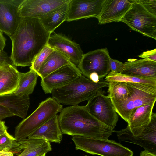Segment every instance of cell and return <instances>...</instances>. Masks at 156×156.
<instances>
[{
    "mask_svg": "<svg viewBox=\"0 0 156 156\" xmlns=\"http://www.w3.org/2000/svg\"><path fill=\"white\" fill-rule=\"evenodd\" d=\"M51 34L39 19L22 17L13 34L9 36L12 42L10 56L15 66H30L35 57L47 44Z\"/></svg>",
    "mask_w": 156,
    "mask_h": 156,
    "instance_id": "obj_1",
    "label": "cell"
},
{
    "mask_svg": "<svg viewBox=\"0 0 156 156\" xmlns=\"http://www.w3.org/2000/svg\"><path fill=\"white\" fill-rule=\"evenodd\" d=\"M58 118L61 130L65 134L108 139L114 132L92 115L85 106L66 107Z\"/></svg>",
    "mask_w": 156,
    "mask_h": 156,
    "instance_id": "obj_2",
    "label": "cell"
},
{
    "mask_svg": "<svg viewBox=\"0 0 156 156\" xmlns=\"http://www.w3.org/2000/svg\"><path fill=\"white\" fill-rule=\"evenodd\" d=\"M108 84L105 79H100L96 83L82 75L68 84L54 90L51 94L52 98L60 104L76 105L89 101Z\"/></svg>",
    "mask_w": 156,
    "mask_h": 156,
    "instance_id": "obj_3",
    "label": "cell"
},
{
    "mask_svg": "<svg viewBox=\"0 0 156 156\" xmlns=\"http://www.w3.org/2000/svg\"><path fill=\"white\" fill-rule=\"evenodd\" d=\"M126 84L128 94L126 100L110 99L118 114L128 122L133 110L155 102L156 86L140 83H126Z\"/></svg>",
    "mask_w": 156,
    "mask_h": 156,
    "instance_id": "obj_4",
    "label": "cell"
},
{
    "mask_svg": "<svg viewBox=\"0 0 156 156\" xmlns=\"http://www.w3.org/2000/svg\"><path fill=\"white\" fill-rule=\"evenodd\" d=\"M63 109V105L52 97H49L39 103L37 109L16 127L14 137L23 139L51 119Z\"/></svg>",
    "mask_w": 156,
    "mask_h": 156,
    "instance_id": "obj_5",
    "label": "cell"
},
{
    "mask_svg": "<svg viewBox=\"0 0 156 156\" xmlns=\"http://www.w3.org/2000/svg\"><path fill=\"white\" fill-rule=\"evenodd\" d=\"M72 140L75 149L93 155L101 156H133L129 149L115 141L108 139L73 136Z\"/></svg>",
    "mask_w": 156,
    "mask_h": 156,
    "instance_id": "obj_6",
    "label": "cell"
},
{
    "mask_svg": "<svg viewBox=\"0 0 156 156\" xmlns=\"http://www.w3.org/2000/svg\"><path fill=\"white\" fill-rule=\"evenodd\" d=\"M120 21L132 30L156 39V16L147 11L140 0H134Z\"/></svg>",
    "mask_w": 156,
    "mask_h": 156,
    "instance_id": "obj_7",
    "label": "cell"
},
{
    "mask_svg": "<svg viewBox=\"0 0 156 156\" xmlns=\"http://www.w3.org/2000/svg\"><path fill=\"white\" fill-rule=\"evenodd\" d=\"M85 106L89 112L101 123L113 129L116 126L118 114L110 98L104 95L101 90Z\"/></svg>",
    "mask_w": 156,
    "mask_h": 156,
    "instance_id": "obj_8",
    "label": "cell"
},
{
    "mask_svg": "<svg viewBox=\"0 0 156 156\" xmlns=\"http://www.w3.org/2000/svg\"><path fill=\"white\" fill-rule=\"evenodd\" d=\"M110 57L106 48L91 51L84 54L77 67L82 75L88 79L91 73H96L100 79H102L110 72Z\"/></svg>",
    "mask_w": 156,
    "mask_h": 156,
    "instance_id": "obj_9",
    "label": "cell"
},
{
    "mask_svg": "<svg viewBox=\"0 0 156 156\" xmlns=\"http://www.w3.org/2000/svg\"><path fill=\"white\" fill-rule=\"evenodd\" d=\"M120 142L124 141L138 145L144 150L156 154V114L152 113L150 121L139 135L134 136L126 128L116 132Z\"/></svg>",
    "mask_w": 156,
    "mask_h": 156,
    "instance_id": "obj_10",
    "label": "cell"
},
{
    "mask_svg": "<svg viewBox=\"0 0 156 156\" xmlns=\"http://www.w3.org/2000/svg\"><path fill=\"white\" fill-rule=\"evenodd\" d=\"M82 75L77 66L71 62L41 79V86L45 94H51L54 90L68 84Z\"/></svg>",
    "mask_w": 156,
    "mask_h": 156,
    "instance_id": "obj_11",
    "label": "cell"
},
{
    "mask_svg": "<svg viewBox=\"0 0 156 156\" xmlns=\"http://www.w3.org/2000/svg\"><path fill=\"white\" fill-rule=\"evenodd\" d=\"M69 0H23L18 9V15L20 17L39 19Z\"/></svg>",
    "mask_w": 156,
    "mask_h": 156,
    "instance_id": "obj_12",
    "label": "cell"
},
{
    "mask_svg": "<svg viewBox=\"0 0 156 156\" xmlns=\"http://www.w3.org/2000/svg\"><path fill=\"white\" fill-rule=\"evenodd\" d=\"M105 0H70L66 21L98 17Z\"/></svg>",
    "mask_w": 156,
    "mask_h": 156,
    "instance_id": "obj_13",
    "label": "cell"
},
{
    "mask_svg": "<svg viewBox=\"0 0 156 156\" xmlns=\"http://www.w3.org/2000/svg\"><path fill=\"white\" fill-rule=\"evenodd\" d=\"M23 0H0V30L9 37L16 30L22 17L17 14Z\"/></svg>",
    "mask_w": 156,
    "mask_h": 156,
    "instance_id": "obj_14",
    "label": "cell"
},
{
    "mask_svg": "<svg viewBox=\"0 0 156 156\" xmlns=\"http://www.w3.org/2000/svg\"><path fill=\"white\" fill-rule=\"evenodd\" d=\"M48 44L54 50L66 56L70 62L76 66L80 63L84 54L79 44L60 34L55 33L51 34Z\"/></svg>",
    "mask_w": 156,
    "mask_h": 156,
    "instance_id": "obj_15",
    "label": "cell"
},
{
    "mask_svg": "<svg viewBox=\"0 0 156 156\" xmlns=\"http://www.w3.org/2000/svg\"><path fill=\"white\" fill-rule=\"evenodd\" d=\"M134 0H105L97 19L98 24L118 22L130 8Z\"/></svg>",
    "mask_w": 156,
    "mask_h": 156,
    "instance_id": "obj_16",
    "label": "cell"
},
{
    "mask_svg": "<svg viewBox=\"0 0 156 156\" xmlns=\"http://www.w3.org/2000/svg\"><path fill=\"white\" fill-rule=\"evenodd\" d=\"M155 103L142 106L132 112L127 127L134 136L140 135L149 124Z\"/></svg>",
    "mask_w": 156,
    "mask_h": 156,
    "instance_id": "obj_17",
    "label": "cell"
},
{
    "mask_svg": "<svg viewBox=\"0 0 156 156\" xmlns=\"http://www.w3.org/2000/svg\"><path fill=\"white\" fill-rule=\"evenodd\" d=\"M120 73L156 78V62L145 59L129 58L124 63Z\"/></svg>",
    "mask_w": 156,
    "mask_h": 156,
    "instance_id": "obj_18",
    "label": "cell"
},
{
    "mask_svg": "<svg viewBox=\"0 0 156 156\" xmlns=\"http://www.w3.org/2000/svg\"><path fill=\"white\" fill-rule=\"evenodd\" d=\"M58 115H56L44 124L28 137L45 140L49 142L59 143L62 139Z\"/></svg>",
    "mask_w": 156,
    "mask_h": 156,
    "instance_id": "obj_19",
    "label": "cell"
},
{
    "mask_svg": "<svg viewBox=\"0 0 156 156\" xmlns=\"http://www.w3.org/2000/svg\"><path fill=\"white\" fill-rule=\"evenodd\" d=\"M19 72L10 64L0 66V96L14 93L18 87Z\"/></svg>",
    "mask_w": 156,
    "mask_h": 156,
    "instance_id": "obj_20",
    "label": "cell"
},
{
    "mask_svg": "<svg viewBox=\"0 0 156 156\" xmlns=\"http://www.w3.org/2000/svg\"><path fill=\"white\" fill-rule=\"evenodd\" d=\"M18 141L20 144L18 156H39L52 150L50 142L45 140L27 137Z\"/></svg>",
    "mask_w": 156,
    "mask_h": 156,
    "instance_id": "obj_21",
    "label": "cell"
},
{
    "mask_svg": "<svg viewBox=\"0 0 156 156\" xmlns=\"http://www.w3.org/2000/svg\"><path fill=\"white\" fill-rule=\"evenodd\" d=\"M0 105L7 108L14 115L25 118L30 105L29 96L22 97L14 93L0 96Z\"/></svg>",
    "mask_w": 156,
    "mask_h": 156,
    "instance_id": "obj_22",
    "label": "cell"
},
{
    "mask_svg": "<svg viewBox=\"0 0 156 156\" xmlns=\"http://www.w3.org/2000/svg\"><path fill=\"white\" fill-rule=\"evenodd\" d=\"M69 1L51 11L39 20L46 30L51 34L66 20L69 8Z\"/></svg>",
    "mask_w": 156,
    "mask_h": 156,
    "instance_id": "obj_23",
    "label": "cell"
},
{
    "mask_svg": "<svg viewBox=\"0 0 156 156\" xmlns=\"http://www.w3.org/2000/svg\"><path fill=\"white\" fill-rule=\"evenodd\" d=\"M71 62L69 58L61 52L54 50L43 63L37 73L41 79Z\"/></svg>",
    "mask_w": 156,
    "mask_h": 156,
    "instance_id": "obj_24",
    "label": "cell"
},
{
    "mask_svg": "<svg viewBox=\"0 0 156 156\" xmlns=\"http://www.w3.org/2000/svg\"><path fill=\"white\" fill-rule=\"evenodd\" d=\"M38 76L37 73L31 69L25 73L20 72L18 86L14 94L20 96H29L34 90Z\"/></svg>",
    "mask_w": 156,
    "mask_h": 156,
    "instance_id": "obj_25",
    "label": "cell"
},
{
    "mask_svg": "<svg viewBox=\"0 0 156 156\" xmlns=\"http://www.w3.org/2000/svg\"><path fill=\"white\" fill-rule=\"evenodd\" d=\"M108 82L112 81L140 83L156 86V78L132 76L109 72L105 78Z\"/></svg>",
    "mask_w": 156,
    "mask_h": 156,
    "instance_id": "obj_26",
    "label": "cell"
},
{
    "mask_svg": "<svg viewBox=\"0 0 156 156\" xmlns=\"http://www.w3.org/2000/svg\"><path fill=\"white\" fill-rule=\"evenodd\" d=\"M108 96L110 98L125 100L127 98L128 91L126 82L112 81L108 82Z\"/></svg>",
    "mask_w": 156,
    "mask_h": 156,
    "instance_id": "obj_27",
    "label": "cell"
},
{
    "mask_svg": "<svg viewBox=\"0 0 156 156\" xmlns=\"http://www.w3.org/2000/svg\"><path fill=\"white\" fill-rule=\"evenodd\" d=\"M20 144L15 137L7 131L0 135V151H9L18 154Z\"/></svg>",
    "mask_w": 156,
    "mask_h": 156,
    "instance_id": "obj_28",
    "label": "cell"
},
{
    "mask_svg": "<svg viewBox=\"0 0 156 156\" xmlns=\"http://www.w3.org/2000/svg\"><path fill=\"white\" fill-rule=\"evenodd\" d=\"M54 50L47 44L34 58L30 66V69L37 73L45 59Z\"/></svg>",
    "mask_w": 156,
    "mask_h": 156,
    "instance_id": "obj_29",
    "label": "cell"
},
{
    "mask_svg": "<svg viewBox=\"0 0 156 156\" xmlns=\"http://www.w3.org/2000/svg\"><path fill=\"white\" fill-rule=\"evenodd\" d=\"M124 63L110 57L109 69L110 72L114 73H120L123 66Z\"/></svg>",
    "mask_w": 156,
    "mask_h": 156,
    "instance_id": "obj_30",
    "label": "cell"
},
{
    "mask_svg": "<svg viewBox=\"0 0 156 156\" xmlns=\"http://www.w3.org/2000/svg\"><path fill=\"white\" fill-rule=\"evenodd\" d=\"M145 9L152 14L156 16V0H140Z\"/></svg>",
    "mask_w": 156,
    "mask_h": 156,
    "instance_id": "obj_31",
    "label": "cell"
},
{
    "mask_svg": "<svg viewBox=\"0 0 156 156\" xmlns=\"http://www.w3.org/2000/svg\"><path fill=\"white\" fill-rule=\"evenodd\" d=\"M143 59L156 62V48L144 52L138 55Z\"/></svg>",
    "mask_w": 156,
    "mask_h": 156,
    "instance_id": "obj_32",
    "label": "cell"
},
{
    "mask_svg": "<svg viewBox=\"0 0 156 156\" xmlns=\"http://www.w3.org/2000/svg\"><path fill=\"white\" fill-rule=\"evenodd\" d=\"M13 65L10 56L3 50L0 51V66L4 65Z\"/></svg>",
    "mask_w": 156,
    "mask_h": 156,
    "instance_id": "obj_33",
    "label": "cell"
},
{
    "mask_svg": "<svg viewBox=\"0 0 156 156\" xmlns=\"http://www.w3.org/2000/svg\"><path fill=\"white\" fill-rule=\"evenodd\" d=\"M13 116L7 108L0 105V121L7 117Z\"/></svg>",
    "mask_w": 156,
    "mask_h": 156,
    "instance_id": "obj_34",
    "label": "cell"
},
{
    "mask_svg": "<svg viewBox=\"0 0 156 156\" xmlns=\"http://www.w3.org/2000/svg\"><path fill=\"white\" fill-rule=\"evenodd\" d=\"M6 38L3 35V33L0 30V50H3L6 45Z\"/></svg>",
    "mask_w": 156,
    "mask_h": 156,
    "instance_id": "obj_35",
    "label": "cell"
},
{
    "mask_svg": "<svg viewBox=\"0 0 156 156\" xmlns=\"http://www.w3.org/2000/svg\"><path fill=\"white\" fill-rule=\"evenodd\" d=\"M89 79L93 82L97 83L100 80V79L98 74L96 73H91L89 76Z\"/></svg>",
    "mask_w": 156,
    "mask_h": 156,
    "instance_id": "obj_36",
    "label": "cell"
},
{
    "mask_svg": "<svg viewBox=\"0 0 156 156\" xmlns=\"http://www.w3.org/2000/svg\"><path fill=\"white\" fill-rule=\"evenodd\" d=\"M7 128L5 125V122L0 121V135L5 133L7 131Z\"/></svg>",
    "mask_w": 156,
    "mask_h": 156,
    "instance_id": "obj_37",
    "label": "cell"
},
{
    "mask_svg": "<svg viewBox=\"0 0 156 156\" xmlns=\"http://www.w3.org/2000/svg\"><path fill=\"white\" fill-rule=\"evenodd\" d=\"M140 156H156V154L144 150L140 153Z\"/></svg>",
    "mask_w": 156,
    "mask_h": 156,
    "instance_id": "obj_38",
    "label": "cell"
},
{
    "mask_svg": "<svg viewBox=\"0 0 156 156\" xmlns=\"http://www.w3.org/2000/svg\"><path fill=\"white\" fill-rule=\"evenodd\" d=\"M0 156H14L13 154L9 151H2Z\"/></svg>",
    "mask_w": 156,
    "mask_h": 156,
    "instance_id": "obj_39",
    "label": "cell"
},
{
    "mask_svg": "<svg viewBox=\"0 0 156 156\" xmlns=\"http://www.w3.org/2000/svg\"><path fill=\"white\" fill-rule=\"evenodd\" d=\"M45 155H46V154H44L43 155H41L39 156H45Z\"/></svg>",
    "mask_w": 156,
    "mask_h": 156,
    "instance_id": "obj_40",
    "label": "cell"
},
{
    "mask_svg": "<svg viewBox=\"0 0 156 156\" xmlns=\"http://www.w3.org/2000/svg\"><path fill=\"white\" fill-rule=\"evenodd\" d=\"M1 152H2V151H0V154L1 153Z\"/></svg>",
    "mask_w": 156,
    "mask_h": 156,
    "instance_id": "obj_41",
    "label": "cell"
},
{
    "mask_svg": "<svg viewBox=\"0 0 156 156\" xmlns=\"http://www.w3.org/2000/svg\"><path fill=\"white\" fill-rule=\"evenodd\" d=\"M2 51V50H0V51Z\"/></svg>",
    "mask_w": 156,
    "mask_h": 156,
    "instance_id": "obj_42",
    "label": "cell"
},
{
    "mask_svg": "<svg viewBox=\"0 0 156 156\" xmlns=\"http://www.w3.org/2000/svg\"><path fill=\"white\" fill-rule=\"evenodd\" d=\"M87 156V155H86V156Z\"/></svg>",
    "mask_w": 156,
    "mask_h": 156,
    "instance_id": "obj_43",
    "label": "cell"
}]
</instances>
